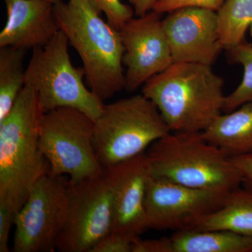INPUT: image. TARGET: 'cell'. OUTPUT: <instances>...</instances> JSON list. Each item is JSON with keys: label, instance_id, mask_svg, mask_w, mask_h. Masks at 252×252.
Returning <instances> with one entry per match:
<instances>
[{"label": "cell", "instance_id": "19", "mask_svg": "<svg viewBox=\"0 0 252 252\" xmlns=\"http://www.w3.org/2000/svg\"><path fill=\"white\" fill-rule=\"evenodd\" d=\"M217 16L220 43L227 51L245 39L252 20V0H225Z\"/></svg>", "mask_w": 252, "mask_h": 252}, {"label": "cell", "instance_id": "24", "mask_svg": "<svg viewBox=\"0 0 252 252\" xmlns=\"http://www.w3.org/2000/svg\"><path fill=\"white\" fill-rule=\"evenodd\" d=\"M16 214L9 207L0 205V252H9V240L11 226L14 224Z\"/></svg>", "mask_w": 252, "mask_h": 252}, {"label": "cell", "instance_id": "28", "mask_svg": "<svg viewBox=\"0 0 252 252\" xmlns=\"http://www.w3.org/2000/svg\"><path fill=\"white\" fill-rule=\"evenodd\" d=\"M49 1L55 4H57V3L61 2V1H64V0H49Z\"/></svg>", "mask_w": 252, "mask_h": 252}, {"label": "cell", "instance_id": "23", "mask_svg": "<svg viewBox=\"0 0 252 252\" xmlns=\"http://www.w3.org/2000/svg\"><path fill=\"white\" fill-rule=\"evenodd\" d=\"M135 239L112 232L102 239L91 252H131Z\"/></svg>", "mask_w": 252, "mask_h": 252}, {"label": "cell", "instance_id": "20", "mask_svg": "<svg viewBox=\"0 0 252 252\" xmlns=\"http://www.w3.org/2000/svg\"><path fill=\"white\" fill-rule=\"evenodd\" d=\"M233 62L243 67V77L241 83L234 91L225 99L223 112H233L240 106L252 102V44L244 40L232 49L227 50Z\"/></svg>", "mask_w": 252, "mask_h": 252}, {"label": "cell", "instance_id": "21", "mask_svg": "<svg viewBox=\"0 0 252 252\" xmlns=\"http://www.w3.org/2000/svg\"><path fill=\"white\" fill-rule=\"evenodd\" d=\"M91 4L99 14L104 13L107 22L120 30L131 18H133V8L124 4L120 0H89Z\"/></svg>", "mask_w": 252, "mask_h": 252}, {"label": "cell", "instance_id": "4", "mask_svg": "<svg viewBox=\"0 0 252 252\" xmlns=\"http://www.w3.org/2000/svg\"><path fill=\"white\" fill-rule=\"evenodd\" d=\"M154 177L198 189L230 192L243 179L232 157L204 138L202 132H171L146 152Z\"/></svg>", "mask_w": 252, "mask_h": 252}, {"label": "cell", "instance_id": "17", "mask_svg": "<svg viewBox=\"0 0 252 252\" xmlns=\"http://www.w3.org/2000/svg\"><path fill=\"white\" fill-rule=\"evenodd\" d=\"M192 229L226 230L252 236V190L238 187L231 190L218 210Z\"/></svg>", "mask_w": 252, "mask_h": 252}, {"label": "cell", "instance_id": "22", "mask_svg": "<svg viewBox=\"0 0 252 252\" xmlns=\"http://www.w3.org/2000/svg\"><path fill=\"white\" fill-rule=\"evenodd\" d=\"M225 0H158L152 11L162 14L180 8L193 6L218 11Z\"/></svg>", "mask_w": 252, "mask_h": 252}, {"label": "cell", "instance_id": "7", "mask_svg": "<svg viewBox=\"0 0 252 252\" xmlns=\"http://www.w3.org/2000/svg\"><path fill=\"white\" fill-rule=\"evenodd\" d=\"M94 121L84 112L60 107L44 113L39 127V144L51 175L80 182L103 172L94 144Z\"/></svg>", "mask_w": 252, "mask_h": 252}, {"label": "cell", "instance_id": "14", "mask_svg": "<svg viewBox=\"0 0 252 252\" xmlns=\"http://www.w3.org/2000/svg\"><path fill=\"white\" fill-rule=\"evenodd\" d=\"M4 1L7 18L0 32V47H44L59 32L54 4L49 0Z\"/></svg>", "mask_w": 252, "mask_h": 252}, {"label": "cell", "instance_id": "29", "mask_svg": "<svg viewBox=\"0 0 252 252\" xmlns=\"http://www.w3.org/2000/svg\"><path fill=\"white\" fill-rule=\"evenodd\" d=\"M249 31H250V35H251L252 37V20L251 23H250V28H249Z\"/></svg>", "mask_w": 252, "mask_h": 252}, {"label": "cell", "instance_id": "18", "mask_svg": "<svg viewBox=\"0 0 252 252\" xmlns=\"http://www.w3.org/2000/svg\"><path fill=\"white\" fill-rule=\"evenodd\" d=\"M26 51L0 47V121L9 114L26 85Z\"/></svg>", "mask_w": 252, "mask_h": 252}, {"label": "cell", "instance_id": "9", "mask_svg": "<svg viewBox=\"0 0 252 252\" xmlns=\"http://www.w3.org/2000/svg\"><path fill=\"white\" fill-rule=\"evenodd\" d=\"M69 178L41 177L15 216L14 252H53L67 215Z\"/></svg>", "mask_w": 252, "mask_h": 252}, {"label": "cell", "instance_id": "26", "mask_svg": "<svg viewBox=\"0 0 252 252\" xmlns=\"http://www.w3.org/2000/svg\"><path fill=\"white\" fill-rule=\"evenodd\" d=\"M232 160L243 177L245 188L252 190V154L232 157Z\"/></svg>", "mask_w": 252, "mask_h": 252}, {"label": "cell", "instance_id": "2", "mask_svg": "<svg viewBox=\"0 0 252 252\" xmlns=\"http://www.w3.org/2000/svg\"><path fill=\"white\" fill-rule=\"evenodd\" d=\"M44 113L35 91L26 84L11 110L0 121V205L16 215L34 184L49 173L39 144Z\"/></svg>", "mask_w": 252, "mask_h": 252}, {"label": "cell", "instance_id": "12", "mask_svg": "<svg viewBox=\"0 0 252 252\" xmlns=\"http://www.w3.org/2000/svg\"><path fill=\"white\" fill-rule=\"evenodd\" d=\"M162 23L174 63L212 66L223 49L217 11L187 6L168 13Z\"/></svg>", "mask_w": 252, "mask_h": 252}, {"label": "cell", "instance_id": "8", "mask_svg": "<svg viewBox=\"0 0 252 252\" xmlns=\"http://www.w3.org/2000/svg\"><path fill=\"white\" fill-rule=\"evenodd\" d=\"M113 224L112 187L105 169L99 175L69 182L67 215L56 250L91 252L112 233Z\"/></svg>", "mask_w": 252, "mask_h": 252}, {"label": "cell", "instance_id": "27", "mask_svg": "<svg viewBox=\"0 0 252 252\" xmlns=\"http://www.w3.org/2000/svg\"><path fill=\"white\" fill-rule=\"evenodd\" d=\"M158 0H129L137 16H144L153 10Z\"/></svg>", "mask_w": 252, "mask_h": 252}, {"label": "cell", "instance_id": "5", "mask_svg": "<svg viewBox=\"0 0 252 252\" xmlns=\"http://www.w3.org/2000/svg\"><path fill=\"white\" fill-rule=\"evenodd\" d=\"M171 132L152 101L143 94L104 104L94 120V144L103 169L145 153L156 141Z\"/></svg>", "mask_w": 252, "mask_h": 252}, {"label": "cell", "instance_id": "10", "mask_svg": "<svg viewBox=\"0 0 252 252\" xmlns=\"http://www.w3.org/2000/svg\"><path fill=\"white\" fill-rule=\"evenodd\" d=\"M228 193L190 188L152 176L145 201L148 229H192L218 210Z\"/></svg>", "mask_w": 252, "mask_h": 252}, {"label": "cell", "instance_id": "15", "mask_svg": "<svg viewBox=\"0 0 252 252\" xmlns=\"http://www.w3.org/2000/svg\"><path fill=\"white\" fill-rule=\"evenodd\" d=\"M202 134L230 157L252 154V102L220 114Z\"/></svg>", "mask_w": 252, "mask_h": 252}, {"label": "cell", "instance_id": "6", "mask_svg": "<svg viewBox=\"0 0 252 252\" xmlns=\"http://www.w3.org/2000/svg\"><path fill=\"white\" fill-rule=\"evenodd\" d=\"M69 44L67 36L60 30L45 46L32 49L26 84L35 91L44 112L70 107L94 121L103 109L104 101L86 87L85 70L73 65Z\"/></svg>", "mask_w": 252, "mask_h": 252}, {"label": "cell", "instance_id": "13", "mask_svg": "<svg viewBox=\"0 0 252 252\" xmlns=\"http://www.w3.org/2000/svg\"><path fill=\"white\" fill-rule=\"evenodd\" d=\"M105 170L112 187V233L138 238L148 229L145 201L152 177L148 157L144 153Z\"/></svg>", "mask_w": 252, "mask_h": 252}, {"label": "cell", "instance_id": "25", "mask_svg": "<svg viewBox=\"0 0 252 252\" xmlns=\"http://www.w3.org/2000/svg\"><path fill=\"white\" fill-rule=\"evenodd\" d=\"M131 252H171L170 239L142 240L138 237L132 242Z\"/></svg>", "mask_w": 252, "mask_h": 252}, {"label": "cell", "instance_id": "11", "mask_svg": "<svg viewBox=\"0 0 252 252\" xmlns=\"http://www.w3.org/2000/svg\"><path fill=\"white\" fill-rule=\"evenodd\" d=\"M161 14L152 11L132 18L119 30L124 47L125 90L131 92L174 63Z\"/></svg>", "mask_w": 252, "mask_h": 252}, {"label": "cell", "instance_id": "1", "mask_svg": "<svg viewBox=\"0 0 252 252\" xmlns=\"http://www.w3.org/2000/svg\"><path fill=\"white\" fill-rule=\"evenodd\" d=\"M224 80L212 66L173 63L144 84L171 132H202L223 112Z\"/></svg>", "mask_w": 252, "mask_h": 252}, {"label": "cell", "instance_id": "3", "mask_svg": "<svg viewBox=\"0 0 252 252\" xmlns=\"http://www.w3.org/2000/svg\"><path fill=\"white\" fill-rule=\"evenodd\" d=\"M54 9L60 30L82 61L89 89L104 102L125 89L119 30L105 22L89 0L61 1Z\"/></svg>", "mask_w": 252, "mask_h": 252}, {"label": "cell", "instance_id": "16", "mask_svg": "<svg viewBox=\"0 0 252 252\" xmlns=\"http://www.w3.org/2000/svg\"><path fill=\"white\" fill-rule=\"evenodd\" d=\"M171 252H252V236L226 230H177Z\"/></svg>", "mask_w": 252, "mask_h": 252}]
</instances>
